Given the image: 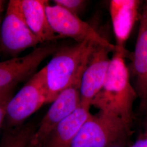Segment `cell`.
<instances>
[{"label":"cell","mask_w":147,"mask_h":147,"mask_svg":"<svg viewBox=\"0 0 147 147\" xmlns=\"http://www.w3.org/2000/svg\"><path fill=\"white\" fill-rule=\"evenodd\" d=\"M130 57L124 47L116 45L105 82L91 106L115 115L132 125L134 120L133 106L138 96L130 83V73L125 62V58Z\"/></svg>","instance_id":"cell-1"},{"label":"cell","mask_w":147,"mask_h":147,"mask_svg":"<svg viewBox=\"0 0 147 147\" xmlns=\"http://www.w3.org/2000/svg\"><path fill=\"white\" fill-rule=\"evenodd\" d=\"M95 42L85 40L57 49L45 67L47 85V103H52L64 90L81 83Z\"/></svg>","instance_id":"cell-2"},{"label":"cell","mask_w":147,"mask_h":147,"mask_svg":"<svg viewBox=\"0 0 147 147\" xmlns=\"http://www.w3.org/2000/svg\"><path fill=\"white\" fill-rule=\"evenodd\" d=\"M132 125L115 115L100 111L92 115L67 147H109L123 145Z\"/></svg>","instance_id":"cell-3"},{"label":"cell","mask_w":147,"mask_h":147,"mask_svg":"<svg viewBox=\"0 0 147 147\" xmlns=\"http://www.w3.org/2000/svg\"><path fill=\"white\" fill-rule=\"evenodd\" d=\"M45 67L32 75L10 100L7 111L8 125L17 126L46 104L47 97Z\"/></svg>","instance_id":"cell-4"},{"label":"cell","mask_w":147,"mask_h":147,"mask_svg":"<svg viewBox=\"0 0 147 147\" xmlns=\"http://www.w3.org/2000/svg\"><path fill=\"white\" fill-rule=\"evenodd\" d=\"M47 20L53 31L61 38L69 37L77 42L89 40L115 50L116 45L102 37L88 23L59 5H46Z\"/></svg>","instance_id":"cell-5"},{"label":"cell","mask_w":147,"mask_h":147,"mask_svg":"<svg viewBox=\"0 0 147 147\" xmlns=\"http://www.w3.org/2000/svg\"><path fill=\"white\" fill-rule=\"evenodd\" d=\"M40 43L27 25L16 0L9 1L0 27V46L2 50L8 54L15 56Z\"/></svg>","instance_id":"cell-6"},{"label":"cell","mask_w":147,"mask_h":147,"mask_svg":"<svg viewBox=\"0 0 147 147\" xmlns=\"http://www.w3.org/2000/svg\"><path fill=\"white\" fill-rule=\"evenodd\" d=\"M80 85L76 84L64 90L52 102L32 137L34 147H42L54 128L80 106Z\"/></svg>","instance_id":"cell-7"},{"label":"cell","mask_w":147,"mask_h":147,"mask_svg":"<svg viewBox=\"0 0 147 147\" xmlns=\"http://www.w3.org/2000/svg\"><path fill=\"white\" fill-rule=\"evenodd\" d=\"M115 50L96 45L91 53L80 85V105L90 109L92 100L103 86Z\"/></svg>","instance_id":"cell-8"},{"label":"cell","mask_w":147,"mask_h":147,"mask_svg":"<svg viewBox=\"0 0 147 147\" xmlns=\"http://www.w3.org/2000/svg\"><path fill=\"white\" fill-rule=\"evenodd\" d=\"M57 50L56 45L47 44L36 48L24 56L0 62V89L17 85L31 78L42 61Z\"/></svg>","instance_id":"cell-9"},{"label":"cell","mask_w":147,"mask_h":147,"mask_svg":"<svg viewBox=\"0 0 147 147\" xmlns=\"http://www.w3.org/2000/svg\"><path fill=\"white\" fill-rule=\"evenodd\" d=\"M130 58L140 110L147 112V1L142 8L136 44Z\"/></svg>","instance_id":"cell-10"},{"label":"cell","mask_w":147,"mask_h":147,"mask_svg":"<svg viewBox=\"0 0 147 147\" xmlns=\"http://www.w3.org/2000/svg\"><path fill=\"white\" fill-rule=\"evenodd\" d=\"M27 25L40 43L61 38L53 31L47 20L45 0H16Z\"/></svg>","instance_id":"cell-11"},{"label":"cell","mask_w":147,"mask_h":147,"mask_svg":"<svg viewBox=\"0 0 147 147\" xmlns=\"http://www.w3.org/2000/svg\"><path fill=\"white\" fill-rule=\"evenodd\" d=\"M141 2L137 0H111L109 9L116 46L124 47L136 20Z\"/></svg>","instance_id":"cell-12"},{"label":"cell","mask_w":147,"mask_h":147,"mask_svg":"<svg viewBox=\"0 0 147 147\" xmlns=\"http://www.w3.org/2000/svg\"><path fill=\"white\" fill-rule=\"evenodd\" d=\"M89 109L80 105L78 108L54 128L42 146L68 147L91 115Z\"/></svg>","instance_id":"cell-13"},{"label":"cell","mask_w":147,"mask_h":147,"mask_svg":"<svg viewBox=\"0 0 147 147\" xmlns=\"http://www.w3.org/2000/svg\"><path fill=\"white\" fill-rule=\"evenodd\" d=\"M34 132L31 126H25L9 133L2 147H35L32 143Z\"/></svg>","instance_id":"cell-14"},{"label":"cell","mask_w":147,"mask_h":147,"mask_svg":"<svg viewBox=\"0 0 147 147\" xmlns=\"http://www.w3.org/2000/svg\"><path fill=\"white\" fill-rule=\"evenodd\" d=\"M16 85H11L0 89V128L6 118L7 107L13 95Z\"/></svg>","instance_id":"cell-15"},{"label":"cell","mask_w":147,"mask_h":147,"mask_svg":"<svg viewBox=\"0 0 147 147\" xmlns=\"http://www.w3.org/2000/svg\"><path fill=\"white\" fill-rule=\"evenodd\" d=\"M53 3L74 15L78 16L84 9L87 1L84 0H55Z\"/></svg>","instance_id":"cell-16"},{"label":"cell","mask_w":147,"mask_h":147,"mask_svg":"<svg viewBox=\"0 0 147 147\" xmlns=\"http://www.w3.org/2000/svg\"><path fill=\"white\" fill-rule=\"evenodd\" d=\"M130 147H147V134L142 133Z\"/></svg>","instance_id":"cell-17"},{"label":"cell","mask_w":147,"mask_h":147,"mask_svg":"<svg viewBox=\"0 0 147 147\" xmlns=\"http://www.w3.org/2000/svg\"><path fill=\"white\" fill-rule=\"evenodd\" d=\"M5 1L0 0V22H1V16L2 14V13L3 11V4H4Z\"/></svg>","instance_id":"cell-18"},{"label":"cell","mask_w":147,"mask_h":147,"mask_svg":"<svg viewBox=\"0 0 147 147\" xmlns=\"http://www.w3.org/2000/svg\"><path fill=\"white\" fill-rule=\"evenodd\" d=\"M144 131L146 134H147V115L145 118V120H144Z\"/></svg>","instance_id":"cell-19"},{"label":"cell","mask_w":147,"mask_h":147,"mask_svg":"<svg viewBox=\"0 0 147 147\" xmlns=\"http://www.w3.org/2000/svg\"><path fill=\"white\" fill-rule=\"evenodd\" d=\"M109 147H123L122 145H113Z\"/></svg>","instance_id":"cell-20"}]
</instances>
